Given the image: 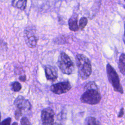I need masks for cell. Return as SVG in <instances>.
I'll return each instance as SVG.
<instances>
[{
  "label": "cell",
  "instance_id": "1",
  "mask_svg": "<svg viewBox=\"0 0 125 125\" xmlns=\"http://www.w3.org/2000/svg\"><path fill=\"white\" fill-rule=\"evenodd\" d=\"M76 62L80 77L83 80L87 79L92 72V67L88 58L83 54L76 56Z\"/></svg>",
  "mask_w": 125,
  "mask_h": 125
},
{
  "label": "cell",
  "instance_id": "2",
  "mask_svg": "<svg viewBox=\"0 0 125 125\" xmlns=\"http://www.w3.org/2000/svg\"><path fill=\"white\" fill-rule=\"evenodd\" d=\"M58 65L61 71L65 74H71L74 70L75 67L73 62L64 52H62L59 55Z\"/></svg>",
  "mask_w": 125,
  "mask_h": 125
},
{
  "label": "cell",
  "instance_id": "3",
  "mask_svg": "<svg viewBox=\"0 0 125 125\" xmlns=\"http://www.w3.org/2000/svg\"><path fill=\"white\" fill-rule=\"evenodd\" d=\"M101 100V96L98 92L97 88L85 89V92L82 95L81 101L82 102L89 104H98Z\"/></svg>",
  "mask_w": 125,
  "mask_h": 125
},
{
  "label": "cell",
  "instance_id": "4",
  "mask_svg": "<svg viewBox=\"0 0 125 125\" xmlns=\"http://www.w3.org/2000/svg\"><path fill=\"white\" fill-rule=\"evenodd\" d=\"M106 72L109 82L115 91L123 93V89L120 83L118 75L112 66L109 63L106 65Z\"/></svg>",
  "mask_w": 125,
  "mask_h": 125
},
{
  "label": "cell",
  "instance_id": "5",
  "mask_svg": "<svg viewBox=\"0 0 125 125\" xmlns=\"http://www.w3.org/2000/svg\"><path fill=\"white\" fill-rule=\"evenodd\" d=\"M16 108L15 112V117L16 120H19L21 116L23 111H29L31 109V106L28 100H26L21 96H18L14 102Z\"/></svg>",
  "mask_w": 125,
  "mask_h": 125
},
{
  "label": "cell",
  "instance_id": "6",
  "mask_svg": "<svg viewBox=\"0 0 125 125\" xmlns=\"http://www.w3.org/2000/svg\"><path fill=\"white\" fill-rule=\"evenodd\" d=\"M24 38L25 42L29 47L34 48L36 47L38 40L36 28L34 26L26 27L24 31Z\"/></svg>",
  "mask_w": 125,
  "mask_h": 125
},
{
  "label": "cell",
  "instance_id": "7",
  "mask_svg": "<svg viewBox=\"0 0 125 125\" xmlns=\"http://www.w3.org/2000/svg\"><path fill=\"white\" fill-rule=\"evenodd\" d=\"M71 86L70 83L66 81L53 84L50 87L51 91L56 94H62L69 91Z\"/></svg>",
  "mask_w": 125,
  "mask_h": 125
},
{
  "label": "cell",
  "instance_id": "8",
  "mask_svg": "<svg viewBox=\"0 0 125 125\" xmlns=\"http://www.w3.org/2000/svg\"><path fill=\"white\" fill-rule=\"evenodd\" d=\"M54 120V112L49 107L44 108L41 113V121L43 125H52Z\"/></svg>",
  "mask_w": 125,
  "mask_h": 125
},
{
  "label": "cell",
  "instance_id": "9",
  "mask_svg": "<svg viewBox=\"0 0 125 125\" xmlns=\"http://www.w3.org/2000/svg\"><path fill=\"white\" fill-rule=\"evenodd\" d=\"M45 73L46 79L51 81H55L58 78L57 69L50 65H47L45 66Z\"/></svg>",
  "mask_w": 125,
  "mask_h": 125
},
{
  "label": "cell",
  "instance_id": "10",
  "mask_svg": "<svg viewBox=\"0 0 125 125\" xmlns=\"http://www.w3.org/2000/svg\"><path fill=\"white\" fill-rule=\"evenodd\" d=\"M78 16L77 14H74L71 16L68 21L69 28L71 31H78L79 29V27L78 25Z\"/></svg>",
  "mask_w": 125,
  "mask_h": 125
},
{
  "label": "cell",
  "instance_id": "11",
  "mask_svg": "<svg viewBox=\"0 0 125 125\" xmlns=\"http://www.w3.org/2000/svg\"><path fill=\"white\" fill-rule=\"evenodd\" d=\"M27 0H13L12 1V6L24 10L26 7Z\"/></svg>",
  "mask_w": 125,
  "mask_h": 125
},
{
  "label": "cell",
  "instance_id": "12",
  "mask_svg": "<svg viewBox=\"0 0 125 125\" xmlns=\"http://www.w3.org/2000/svg\"><path fill=\"white\" fill-rule=\"evenodd\" d=\"M119 68L120 72L125 75V54H122L119 58Z\"/></svg>",
  "mask_w": 125,
  "mask_h": 125
},
{
  "label": "cell",
  "instance_id": "13",
  "mask_svg": "<svg viewBox=\"0 0 125 125\" xmlns=\"http://www.w3.org/2000/svg\"><path fill=\"white\" fill-rule=\"evenodd\" d=\"M83 125H101V124L95 118L88 117L85 119Z\"/></svg>",
  "mask_w": 125,
  "mask_h": 125
},
{
  "label": "cell",
  "instance_id": "14",
  "mask_svg": "<svg viewBox=\"0 0 125 125\" xmlns=\"http://www.w3.org/2000/svg\"><path fill=\"white\" fill-rule=\"evenodd\" d=\"M11 86L12 90L14 92H18L21 88V84L18 82H15L11 84Z\"/></svg>",
  "mask_w": 125,
  "mask_h": 125
},
{
  "label": "cell",
  "instance_id": "15",
  "mask_svg": "<svg viewBox=\"0 0 125 125\" xmlns=\"http://www.w3.org/2000/svg\"><path fill=\"white\" fill-rule=\"evenodd\" d=\"M87 23V19L85 17H82L79 21V27L80 29H83Z\"/></svg>",
  "mask_w": 125,
  "mask_h": 125
},
{
  "label": "cell",
  "instance_id": "16",
  "mask_svg": "<svg viewBox=\"0 0 125 125\" xmlns=\"http://www.w3.org/2000/svg\"><path fill=\"white\" fill-rule=\"evenodd\" d=\"M7 49V45L3 40H0V49L2 50H6Z\"/></svg>",
  "mask_w": 125,
  "mask_h": 125
},
{
  "label": "cell",
  "instance_id": "17",
  "mask_svg": "<svg viewBox=\"0 0 125 125\" xmlns=\"http://www.w3.org/2000/svg\"><path fill=\"white\" fill-rule=\"evenodd\" d=\"M21 125H30V123L26 117H23L21 120Z\"/></svg>",
  "mask_w": 125,
  "mask_h": 125
},
{
  "label": "cell",
  "instance_id": "18",
  "mask_svg": "<svg viewBox=\"0 0 125 125\" xmlns=\"http://www.w3.org/2000/svg\"><path fill=\"white\" fill-rule=\"evenodd\" d=\"M11 122V118H8L2 121L0 123V125H10Z\"/></svg>",
  "mask_w": 125,
  "mask_h": 125
},
{
  "label": "cell",
  "instance_id": "19",
  "mask_svg": "<svg viewBox=\"0 0 125 125\" xmlns=\"http://www.w3.org/2000/svg\"><path fill=\"white\" fill-rule=\"evenodd\" d=\"M19 79L21 82H25L26 81V76L25 75H21L19 78Z\"/></svg>",
  "mask_w": 125,
  "mask_h": 125
},
{
  "label": "cell",
  "instance_id": "20",
  "mask_svg": "<svg viewBox=\"0 0 125 125\" xmlns=\"http://www.w3.org/2000/svg\"><path fill=\"white\" fill-rule=\"evenodd\" d=\"M124 108H122L120 111V112L119 113V115H118V117L119 118H121L122 117H123V116L124 115Z\"/></svg>",
  "mask_w": 125,
  "mask_h": 125
},
{
  "label": "cell",
  "instance_id": "21",
  "mask_svg": "<svg viewBox=\"0 0 125 125\" xmlns=\"http://www.w3.org/2000/svg\"><path fill=\"white\" fill-rule=\"evenodd\" d=\"M124 27H125V33H124V37H123V41H124V42L125 44V22Z\"/></svg>",
  "mask_w": 125,
  "mask_h": 125
},
{
  "label": "cell",
  "instance_id": "22",
  "mask_svg": "<svg viewBox=\"0 0 125 125\" xmlns=\"http://www.w3.org/2000/svg\"><path fill=\"white\" fill-rule=\"evenodd\" d=\"M52 125H62V124H60V123H53Z\"/></svg>",
  "mask_w": 125,
  "mask_h": 125
},
{
  "label": "cell",
  "instance_id": "23",
  "mask_svg": "<svg viewBox=\"0 0 125 125\" xmlns=\"http://www.w3.org/2000/svg\"><path fill=\"white\" fill-rule=\"evenodd\" d=\"M12 125H18V123H16V122H14V123H13V124Z\"/></svg>",
  "mask_w": 125,
  "mask_h": 125
},
{
  "label": "cell",
  "instance_id": "24",
  "mask_svg": "<svg viewBox=\"0 0 125 125\" xmlns=\"http://www.w3.org/2000/svg\"></svg>",
  "mask_w": 125,
  "mask_h": 125
},
{
  "label": "cell",
  "instance_id": "25",
  "mask_svg": "<svg viewBox=\"0 0 125 125\" xmlns=\"http://www.w3.org/2000/svg\"></svg>",
  "mask_w": 125,
  "mask_h": 125
},
{
  "label": "cell",
  "instance_id": "26",
  "mask_svg": "<svg viewBox=\"0 0 125 125\" xmlns=\"http://www.w3.org/2000/svg\"></svg>",
  "mask_w": 125,
  "mask_h": 125
}]
</instances>
